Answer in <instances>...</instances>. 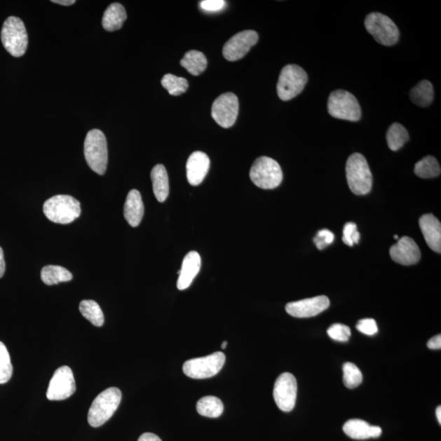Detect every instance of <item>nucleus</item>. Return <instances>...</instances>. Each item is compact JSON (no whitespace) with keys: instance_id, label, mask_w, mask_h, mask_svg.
<instances>
[{"instance_id":"obj_18","label":"nucleus","mask_w":441,"mask_h":441,"mask_svg":"<svg viewBox=\"0 0 441 441\" xmlns=\"http://www.w3.org/2000/svg\"><path fill=\"white\" fill-rule=\"evenodd\" d=\"M201 267V257L196 251L188 252L183 259L182 269L178 271L177 286L179 290H185L189 288L193 280L199 273Z\"/></svg>"},{"instance_id":"obj_13","label":"nucleus","mask_w":441,"mask_h":441,"mask_svg":"<svg viewBox=\"0 0 441 441\" xmlns=\"http://www.w3.org/2000/svg\"><path fill=\"white\" fill-rule=\"evenodd\" d=\"M297 384L295 376L290 373H284L276 379L273 396L278 408L284 412H290L295 407Z\"/></svg>"},{"instance_id":"obj_11","label":"nucleus","mask_w":441,"mask_h":441,"mask_svg":"<svg viewBox=\"0 0 441 441\" xmlns=\"http://www.w3.org/2000/svg\"><path fill=\"white\" fill-rule=\"evenodd\" d=\"M238 113L239 100L234 93L222 94L212 103V117L222 128H228L234 125Z\"/></svg>"},{"instance_id":"obj_17","label":"nucleus","mask_w":441,"mask_h":441,"mask_svg":"<svg viewBox=\"0 0 441 441\" xmlns=\"http://www.w3.org/2000/svg\"><path fill=\"white\" fill-rule=\"evenodd\" d=\"M210 167V160L205 153H192L186 163V177L191 186H199L204 181Z\"/></svg>"},{"instance_id":"obj_4","label":"nucleus","mask_w":441,"mask_h":441,"mask_svg":"<svg viewBox=\"0 0 441 441\" xmlns=\"http://www.w3.org/2000/svg\"><path fill=\"white\" fill-rule=\"evenodd\" d=\"M84 156L88 165L99 175H104L108 163V149L105 135L99 130L88 133L84 141Z\"/></svg>"},{"instance_id":"obj_43","label":"nucleus","mask_w":441,"mask_h":441,"mask_svg":"<svg viewBox=\"0 0 441 441\" xmlns=\"http://www.w3.org/2000/svg\"><path fill=\"white\" fill-rule=\"evenodd\" d=\"M53 3L63 5V6H70L76 3L74 0H53Z\"/></svg>"},{"instance_id":"obj_35","label":"nucleus","mask_w":441,"mask_h":441,"mask_svg":"<svg viewBox=\"0 0 441 441\" xmlns=\"http://www.w3.org/2000/svg\"><path fill=\"white\" fill-rule=\"evenodd\" d=\"M360 235L358 231V226L354 222H348L344 226L343 241L346 245L351 247L358 244Z\"/></svg>"},{"instance_id":"obj_22","label":"nucleus","mask_w":441,"mask_h":441,"mask_svg":"<svg viewBox=\"0 0 441 441\" xmlns=\"http://www.w3.org/2000/svg\"><path fill=\"white\" fill-rule=\"evenodd\" d=\"M154 194L158 202H165L170 194V182L166 168L163 165L153 168L151 173Z\"/></svg>"},{"instance_id":"obj_46","label":"nucleus","mask_w":441,"mask_h":441,"mask_svg":"<svg viewBox=\"0 0 441 441\" xmlns=\"http://www.w3.org/2000/svg\"><path fill=\"white\" fill-rule=\"evenodd\" d=\"M394 237H395V239H396V240H398V238H399L398 236H396V235Z\"/></svg>"},{"instance_id":"obj_42","label":"nucleus","mask_w":441,"mask_h":441,"mask_svg":"<svg viewBox=\"0 0 441 441\" xmlns=\"http://www.w3.org/2000/svg\"><path fill=\"white\" fill-rule=\"evenodd\" d=\"M314 243L317 247V249L322 250L325 249V247L328 245H327L326 243L325 242V240L323 239H322L321 237L317 236L316 238H314Z\"/></svg>"},{"instance_id":"obj_3","label":"nucleus","mask_w":441,"mask_h":441,"mask_svg":"<svg viewBox=\"0 0 441 441\" xmlns=\"http://www.w3.org/2000/svg\"><path fill=\"white\" fill-rule=\"evenodd\" d=\"M47 219L58 224H69L81 215V206L74 197L58 195L50 198L43 207Z\"/></svg>"},{"instance_id":"obj_45","label":"nucleus","mask_w":441,"mask_h":441,"mask_svg":"<svg viewBox=\"0 0 441 441\" xmlns=\"http://www.w3.org/2000/svg\"><path fill=\"white\" fill-rule=\"evenodd\" d=\"M227 344H228V343H227L226 341H223V344H222V349H226Z\"/></svg>"},{"instance_id":"obj_30","label":"nucleus","mask_w":441,"mask_h":441,"mask_svg":"<svg viewBox=\"0 0 441 441\" xmlns=\"http://www.w3.org/2000/svg\"><path fill=\"white\" fill-rule=\"evenodd\" d=\"M79 311L83 317L93 325L102 327L104 324V315L100 306L93 300H83L79 304Z\"/></svg>"},{"instance_id":"obj_16","label":"nucleus","mask_w":441,"mask_h":441,"mask_svg":"<svg viewBox=\"0 0 441 441\" xmlns=\"http://www.w3.org/2000/svg\"><path fill=\"white\" fill-rule=\"evenodd\" d=\"M390 256L391 259L399 264L410 266L418 264L421 259V252L412 238L404 236L391 247Z\"/></svg>"},{"instance_id":"obj_31","label":"nucleus","mask_w":441,"mask_h":441,"mask_svg":"<svg viewBox=\"0 0 441 441\" xmlns=\"http://www.w3.org/2000/svg\"><path fill=\"white\" fill-rule=\"evenodd\" d=\"M161 84L172 96L182 95L189 87L185 78L177 77L172 74H165L162 79Z\"/></svg>"},{"instance_id":"obj_19","label":"nucleus","mask_w":441,"mask_h":441,"mask_svg":"<svg viewBox=\"0 0 441 441\" xmlns=\"http://www.w3.org/2000/svg\"><path fill=\"white\" fill-rule=\"evenodd\" d=\"M419 226L428 245L435 252H441V224L433 215H424L420 217Z\"/></svg>"},{"instance_id":"obj_25","label":"nucleus","mask_w":441,"mask_h":441,"mask_svg":"<svg viewBox=\"0 0 441 441\" xmlns=\"http://www.w3.org/2000/svg\"><path fill=\"white\" fill-rule=\"evenodd\" d=\"M180 64L192 76H197L206 70L208 61L204 53L191 50L185 54Z\"/></svg>"},{"instance_id":"obj_14","label":"nucleus","mask_w":441,"mask_h":441,"mask_svg":"<svg viewBox=\"0 0 441 441\" xmlns=\"http://www.w3.org/2000/svg\"><path fill=\"white\" fill-rule=\"evenodd\" d=\"M259 41V34L251 29L241 32L232 36L223 47V56L229 62L244 57L252 47Z\"/></svg>"},{"instance_id":"obj_28","label":"nucleus","mask_w":441,"mask_h":441,"mask_svg":"<svg viewBox=\"0 0 441 441\" xmlns=\"http://www.w3.org/2000/svg\"><path fill=\"white\" fill-rule=\"evenodd\" d=\"M409 133L400 123H394L386 133V142L391 151H396L402 148L409 141Z\"/></svg>"},{"instance_id":"obj_9","label":"nucleus","mask_w":441,"mask_h":441,"mask_svg":"<svg viewBox=\"0 0 441 441\" xmlns=\"http://www.w3.org/2000/svg\"><path fill=\"white\" fill-rule=\"evenodd\" d=\"M365 27L376 41L384 46H393L399 41L398 27L393 20L383 13H372L367 15Z\"/></svg>"},{"instance_id":"obj_37","label":"nucleus","mask_w":441,"mask_h":441,"mask_svg":"<svg viewBox=\"0 0 441 441\" xmlns=\"http://www.w3.org/2000/svg\"><path fill=\"white\" fill-rule=\"evenodd\" d=\"M223 0H204L201 3V8L206 12H219L225 7Z\"/></svg>"},{"instance_id":"obj_39","label":"nucleus","mask_w":441,"mask_h":441,"mask_svg":"<svg viewBox=\"0 0 441 441\" xmlns=\"http://www.w3.org/2000/svg\"><path fill=\"white\" fill-rule=\"evenodd\" d=\"M428 348L433 350H440L441 348V336L440 334L433 337L428 343Z\"/></svg>"},{"instance_id":"obj_33","label":"nucleus","mask_w":441,"mask_h":441,"mask_svg":"<svg viewBox=\"0 0 441 441\" xmlns=\"http://www.w3.org/2000/svg\"><path fill=\"white\" fill-rule=\"evenodd\" d=\"M13 375V365L8 351L0 341V384L8 383Z\"/></svg>"},{"instance_id":"obj_26","label":"nucleus","mask_w":441,"mask_h":441,"mask_svg":"<svg viewBox=\"0 0 441 441\" xmlns=\"http://www.w3.org/2000/svg\"><path fill=\"white\" fill-rule=\"evenodd\" d=\"M72 278L73 276L71 272L60 266H46L43 267L41 271V280L47 285L71 281Z\"/></svg>"},{"instance_id":"obj_20","label":"nucleus","mask_w":441,"mask_h":441,"mask_svg":"<svg viewBox=\"0 0 441 441\" xmlns=\"http://www.w3.org/2000/svg\"><path fill=\"white\" fill-rule=\"evenodd\" d=\"M123 215L131 226H140L144 215V205H143L140 192L137 190L133 189L128 192L125 207H123Z\"/></svg>"},{"instance_id":"obj_36","label":"nucleus","mask_w":441,"mask_h":441,"mask_svg":"<svg viewBox=\"0 0 441 441\" xmlns=\"http://www.w3.org/2000/svg\"><path fill=\"white\" fill-rule=\"evenodd\" d=\"M356 329L366 335L373 336L378 333L379 328L376 321L374 319H363L358 322L356 325Z\"/></svg>"},{"instance_id":"obj_1","label":"nucleus","mask_w":441,"mask_h":441,"mask_svg":"<svg viewBox=\"0 0 441 441\" xmlns=\"http://www.w3.org/2000/svg\"><path fill=\"white\" fill-rule=\"evenodd\" d=\"M346 177L355 195H367L373 185V175L367 161L360 153H354L346 163Z\"/></svg>"},{"instance_id":"obj_41","label":"nucleus","mask_w":441,"mask_h":441,"mask_svg":"<svg viewBox=\"0 0 441 441\" xmlns=\"http://www.w3.org/2000/svg\"><path fill=\"white\" fill-rule=\"evenodd\" d=\"M5 269H6V266H5L4 251L0 247V278H2L4 275Z\"/></svg>"},{"instance_id":"obj_5","label":"nucleus","mask_w":441,"mask_h":441,"mask_svg":"<svg viewBox=\"0 0 441 441\" xmlns=\"http://www.w3.org/2000/svg\"><path fill=\"white\" fill-rule=\"evenodd\" d=\"M250 176L255 185L265 190L275 189L283 180V172L279 163L267 156L257 158L252 165Z\"/></svg>"},{"instance_id":"obj_24","label":"nucleus","mask_w":441,"mask_h":441,"mask_svg":"<svg viewBox=\"0 0 441 441\" xmlns=\"http://www.w3.org/2000/svg\"><path fill=\"white\" fill-rule=\"evenodd\" d=\"M409 97L415 105L427 107L433 102L434 88L432 83L422 81L415 86L409 92Z\"/></svg>"},{"instance_id":"obj_44","label":"nucleus","mask_w":441,"mask_h":441,"mask_svg":"<svg viewBox=\"0 0 441 441\" xmlns=\"http://www.w3.org/2000/svg\"><path fill=\"white\" fill-rule=\"evenodd\" d=\"M435 413H437V419L439 421L440 424L441 423V407L440 406H438L437 411H435Z\"/></svg>"},{"instance_id":"obj_27","label":"nucleus","mask_w":441,"mask_h":441,"mask_svg":"<svg viewBox=\"0 0 441 441\" xmlns=\"http://www.w3.org/2000/svg\"><path fill=\"white\" fill-rule=\"evenodd\" d=\"M198 413L207 418H219L224 410L222 401L215 396H205L198 401Z\"/></svg>"},{"instance_id":"obj_15","label":"nucleus","mask_w":441,"mask_h":441,"mask_svg":"<svg viewBox=\"0 0 441 441\" xmlns=\"http://www.w3.org/2000/svg\"><path fill=\"white\" fill-rule=\"evenodd\" d=\"M330 302L326 296H318L290 302L285 306L287 313L297 318H309L329 308Z\"/></svg>"},{"instance_id":"obj_6","label":"nucleus","mask_w":441,"mask_h":441,"mask_svg":"<svg viewBox=\"0 0 441 441\" xmlns=\"http://www.w3.org/2000/svg\"><path fill=\"white\" fill-rule=\"evenodd\" d=\"M4 47L15 57L26 53L28 46V36L26 27L21 19L9 17L4 22L1 32Z\"/></svg>"},{"instance_id":"obj_29","label":"nucleus","mask_w":441,"mask_h":441,"mask_svg":"<svg viewBox=\"0 0 441 441\" xmlns=\"http://www.w3.org/2000/svg\"><path fill=\"white\" fill-rule=\"evenodd\" d=\"M414 173L425 179L437 177L440 175V166L437 158L428 156L416 163Z\"/></svg>"},{"instance_id":"obj_34","label":"nucleus","mask_w":441,"mask_h":441,"mask_svg":"<svg viewBox=\"0 0 441 441\" xmlns=\"http://www.w3.org/2000/svg\"><path fill=\"white\" fill-rule=\"evenodd\" d=\"M327 333L332 339L339 341H348L351 335L349 327L341 324L331 325Z\"/></svg>"},{"instance_id":"obj_38","label":"nucleus","mask_w":441,"mask_h":441,"mask_svg":"<svg viewBox=\"0 0 441 441\" xmlns=\"http://www.w3.org/2000/svg\"><path fill=\"white\" fill-rule=\"evenodd\" d=\"M317 236L321 237L322 239L325 240L327 245H331L334 240V233L327 229L320 231Z\"/></svg>"},{"instance_id":"obj_8","label":"nucleus","mask_w":441,"mask_h":441,"mask_svg":"<svg viewBox=\"0 0 441 441\" xmlns=\"http://www.w3.org/2000/svg\"><path fill=\"white\" fill-rule=\"evenodd\" d=\"M308 81L306 72L297 65H287L280 74L277 93L282 101H290L304 91Z\"/></svg>"},{"instance_id":"obj_10","label":"nucleus","mask_w":441,"mask_h":441,"mask_svg":"<svg viewBox=\"0 0 441 441\" xmlns=\"http://www.w3.org/2000/svg\"><path fill=\"white\" fill-rule=\"evenodd\" d=\"M225 361V355L217 351L205 358L187 360L183 365L182 369L184 374L191 379H210L219 373Z\"/></svg>"},{"instance_id":"obj_12","label":"nucleus","mask_w":441,"mask_h":441,"mask_svg":"<svg viewBox=\"0 0 441 441\" xmlns=\"http://www.w3.org/2000/svg\"><path fill=\"white\" fill-rule=\"evenodd\" d=\"M76 386L72 369L62 366L54 373L49 383L47 398L49 400H66L76 393Z\"/></svg>"},{"instance_id":"obj_32","label":"nucleus","mask_w":441,"mask_h":441,"mask_svg":"<svg viewBox=\"0 0 441 441\" xmlns=\"http://www.w3.org/2000/svg\"><path fill=\"white\" fill-rule=\"evenodd\" d=\"M344 383L346 388L354 389L358 388L363 381V375L355 365L346 363L344 365Z\"/></svg>"},{"instance_id":"obj_7","label":"nucleus","mask_w":441,"mask_h":441,"mask_svg":"<svg viewBox=\"0 0 441 441\" xmlns=\"http://www.w3.org/2000/svg\"><path fill=\"white\" fill-rule=\"evenodd\" d=\"M328 111L332 117L339 120L356 122L361 118V108L358 99L353 94L341 89L331 93Z\"/></svg>"},{"instance_id":"obj_21","label":"nucleus","mask_w":441,"mask_h":441,"mask_svg":"<svg viewBox=\"0 0 441 441\" xmlns=\"http://www.w3.org/2000/svg\"><path fill=\"white\" fill-rule=\"evenodd\" d=\"M344 433L355 440L378 438L381 434V428L378 426H371L364 420L351 419L344 426Z\"/></svg>"},{"instance_id":"obj_23","label":"nucleus","mask_w":441,"mask_h":441,"mask_svg":"<svg viewBox=\"0 0 441 441\" xmlns=\"http://www.w3.org/2000/svg\"><path fill=\"white\" fill-rule=\"evenodd\" d=\"M127 19L125 7L118 3H114L109 6L102 18V27L107 32L118 31L123 27Z\"/></svg>"},{"instance_id":"obj_40","label":"nucleus","mask_w":441,"mask_h":441,"mask_svg":"<svg viewBox=\"0 0 441 441\" xmlns=\"http://www.w3.org/2000/svg\"><path fill=\"white\" fill-rule=\"evenodd\" d=\"M138 441H162L158 435L153 433H144L141 435Z\"/></svg>"},{"instance_id":"obj_2","label":"nucleus","mask_w":441,"mask_h":441,"mask_svg":"<svg viewBox=\"0 0 441 441\" xmlns=\"http://www.w3.org/2000/svg\"><path fill=\"white\" fill-rule=\"evenodd\" d=\"M122 394L120 389L110 388L99 394L88 410V422L93 428L101 427L115 414L121 404Z\"/></svg>"}]
</instances>
